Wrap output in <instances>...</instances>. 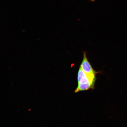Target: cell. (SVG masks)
Here are the masks:
<instances>
[{
    "label": "cell",
    "instance_id": "obj_1",
    "mask_svg": "<svg viewBox=\"0 0 127 127\" xmlns=\"http://www.w3.org/2000/svg\"><path fill=\"white\" fill-rule=\"evenodd\" d=\"M80 66L89 78L93 80H96L95 75L97 72L93 69L88 61L85 52H83V58Z\"/></svg>",
    "mask_w": 127,
    "mask_h": 127
},
{
    "label": "cell",
    "instance_id": "obj_2",
    "mask_svg": "<svg viewBox=\"0 0 127 127\" xmlns=\"http://www.w3.org/2000/svg\"><path fill=\"white\" fill-rule=\"evenodd\" d=\"M78 84L83 85H90L94 87L95 80L89 78L80 66L77 75Z\"/></svg>",
    "mask_w": 127,
    "mask_h": 127
},
{
    "label": "cell",
    "instance_id": "obj_3",
    "mask_svg": "<svg viewBox=\"0 0 127 127\" xmlns=\"http://www.w3.org/2000/svg\"><path fill=\"white\" fill-rule=\"evenodd\" d=\"M89 0L90 1H92V2L94 1H95L94 0Z\"/></svg>",
    "mask_w": 127,
    "mask_h": 127
}]
</instances>
